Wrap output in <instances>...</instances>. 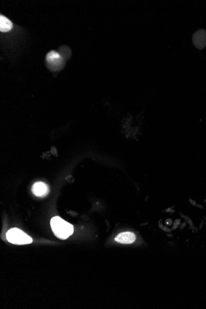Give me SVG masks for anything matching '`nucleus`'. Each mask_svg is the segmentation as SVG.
I'll use <instances>...</instances> for the list:
<instances>
[{"mask_svg":"<svg viewBox=\"0 0 206 309\" xmlns=\"http://www.w3.org/2000/svg\"><path fill=\"white\" fill-rule=\"evenodd\" d=\"M46 59L48 64L53 69H58L59 67L62 66L63 59L57 51H51L46 54Z\"/></svg>","mask_w":206,"mask_h":309,"instance_id":"nucleus-3","label":"nucleus"},{"mask_svg":"<svg viewBox=\"0 0 206 309\" xmlns=\"http://www.w3.org/2000/svg\"><path fill=\"white\" fill-rule=\"evenodd\" d=\"M189 202H191V204H193V206H196V202H194L193 200H192V199H189Z\"/></svg>","mask_w":206,"mask_h":309,"instance_id":"nucleus-8","label":"nucleus"},{"mask_svg":"<svg viewBox=\"0 0 206 309\" xmlns=\"http://www.w3.org/2000/svg\"><path fill=\"white\" fill-rule=\"evenodd\" d=\"M115 240L119 243L129 244L134 243V241L136 240V236L132 232H123L119 234L115 237Z\"/></svg>","mask_w":206,"mask_h":309,"instance_id":"nucleus-6","label":"nucleus"},{"mask_svg":"<svg viewBox=\"0 0 206 309\" xmlns=\"http://www.w3.org/2000/svg\"><path fill=\"white\" fill-rule=\"evenodd\" d=\"M193 42L198 49H203L206 46V31L199 30L193 36Z\"/></svg>","mask_w":206,"mask_h":309,"instance_id":"nucleus-5","label":"nucleus"},{"mask_svg":"<svg viewBox=\"0 0 206 309\" xmlns=\"http://www.w3.org/2000/svg\"><path fill=\"white\" fill-rule=\"evenodd\" d=\"M50 225L54 235L61 240H66L74 233V226L58 216L52 218Z\"/></svg>","mask_w":206,"mask_h":309,"instance_id":"nucleus-1","label":"nucleus"},{"mask_svg":"<svg viewBox=\"0 0 206 309\" xmlns=\"http://www.w3.org/2000/svg\"><path fill=\"white\" fill-rule=\"evenodd\" d=\"M32 191L33 195L36 196L43 198L49 193V187L44 182L38 181L33 185Z\"/></svg>","mask_w":206,"mask_h":309,"instance_id":"nucleus-4","label":"nucleus"},{"mask_svg":"<svg viewBox=\"0 0 206 309\" xmlns=\"http://www.w3.org/2000/svg\"><path fill=\"white\" fill-rule=\"evenodd\" d=\"M6 239L9 243L17 245L30 244L32 242L31 237L17 228H11L7 232Z\"/></svg>","mask_w":206,"mask_h":309,"instance_id":"nucleus-2","label":"nucleus"},{"mask_svg":"<svg viewBox=\"0 0 206 309\" xmlns=\"http://www.w3.org/2000/svg\"><path fill=\"white\" fill-rule=\"evenodd\" d=\"M12 27V22L6 17L1 15L0 16V30L1 32H8Z\"/></svg>","mask_w":206,"mask_h":309,"instance_id":"nucleus-7","label":"nucleus"}]
</instances>
